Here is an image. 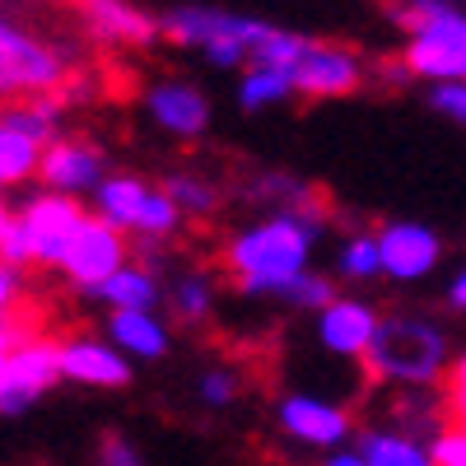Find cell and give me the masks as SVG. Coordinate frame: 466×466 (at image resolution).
I'll return each mask as SVG.
<instances>
[{
  "label": "cell",
  "mask_w": 466,
  "mask_h": 466,
  "mask_svg": "<svg viewBox=\"0 0 466 466\" xmlns=\"http://www.w3.org/2000/svg\"><path fill=\"white\" fill-rule=\"evenodd\" d=\"M322 238V215L318 210H270L266 219L238 228L224 248V270L233 276L248 299H280L294 276L313 266Z\"/></svg>",
  "instance_id": "1"
},
{
  "label": "cell",
  "mask_w": 466,
  "mask_h": 466,
  "mask_svg": "<svg viewBox=\"0 0 466 466\" xmlns=\"http://www.w3.org/2000/svg\"><path fill=\"white\" fill-rule=\"evenodd\" d=\"M364 369L392 387H434L452 369V340L434 318L392 313L378 322Z\"/></svg>",
  "instance_id": "2"
},
{
  "label": "cell",
  "mask_w": 466,
  "mask_h": 466,
  "mask_svg": "<svg viewBox=\"0 0 466 466\" xmlns=\"http://www.w3.org/2000/svg\"><path fill=\"white\" fill-rule=\"evenodd\" d=\"M392 19L406 28L401 61L415 80H466V5L457 0H397Z\"/></svg>",
  "instance_id": "3"
},
{
  "label": "cell",
  "mask_w": 466,
  "mask_h": 466,
  "mask_svg": "<svg viewBox=\"0 0 466 466\" xmlns=\"http://www.w3.org/2000/svg\"><path fill=\"white\" fill-rule=\"evenodd\" d=\"M276 24L252 19V15H233V10H215V5H173L159 19V33L177 47L201 52L206 66L215 70H238L257 56V47L266 43V33Z\"/></svg>",
  "instance_id": "4"
},
{
  "label": "cell",
  "mask_w": 466,
  "mask_h": 466,
  "mask_svg": "<svg viewBox=\"0 0 466 466\" xmlns=\"http://www.w3.org/2000/svg\"><path fill=\"white\" fill-rule=\"evenodd\" d=\"M89 201H94V215H103L122 233H136V238H149V243H168L187 224V215L168 197V187H149L136 173H107Z\"/></svg>",
  "instance_id": "5"
},
{
  "label": "cell",
  "mask_w": 466,
  "mask_h": 466,
  "mask_svg": "<svg viewBox=\"0 0 466 466\" xmlns=\"http://www.w3.org/2000/svg\"><path fill=\"white\" fill-rule=\"evenodd\" d=\"M70 80V61L61 47L24 33L15 19L0 15V98L56 94Z\"/></svg>",
  "instance_id": "6"
},
{
  "label": "cell",
  "mask_w": 466,
  "mask_h": 466,
  "mask_svg": "<svg viewBox=\"0 0 466 466\" xmlns=\"http://www.w3.org/2000/svg\"><path fill=\"white\" fill-rule=\"evenodd\" d=\"M94 210H85V197L70 191H33V197L15 210V219L24 224V238L33 252V266H61V257L70 252V243L80 238V228L89 224Z\"/></svg>",
  "instance_id": "7"
},
{
  "label": "cell",
  "mask_w": 466,
  "mask_h": 466,
  "mask_svg": "<svg viewBox=\"0 0 466 466\" xmlns=\"http://www.w3.org/2000/svg\"><path fill=\"white\" fill-rule=\"evenodd\" d=\"M276 424L294 448H308V452H331L355 439V415L318 392H285L276 401Z\"/></svg>",
  "instance_id": "8"
},
{
  "label": "cell",
  "mask_w": 466,
  "mask_h": 466,
  "mask_svg": "<svg viewBox=\"0 0 466 466\" xmlns=\"http://www.w3.org/2000/svg\"><path fill=\"white\" fill-rule=\"evenodd\" d=\"M61 382V345L47 336H24L10 360H5V382H0V415L15 420L28 415L52 387Z\"/></svg>",
  "instance_id": "9"
},
{
  "label": "cell",
  "mask_w": 466,
  "mask_h": 466,
  "mask_svg": "<svg viewBox=\"0 0 466 466\" xmlns=\"http://www.w3.org/2000/svg\"><path fill=\"white\" fill-rule=\"evenodd\" d=\"M122 261H131V248H127V233L107 224L103 215H89V224L80 228V238L70 243V252L61 257V276L70 289L80 294H98V285L112 276Z\"/></svg>",
  "instance_id": "10"
},
{
  "label": "cell",
  "mask_w": 466,
  "mask_h": 466,
  "mask_svg": "<svg viewBox=\"0 0 466 466\" xmlns=\"http://www.w3.org/2000/svg\"><path fill=\"white\" fill-rule=\"evenodd\" d=\"M378 257H382V276L397 285H420L430 280L439 261H443V238L420 224V219H392L378 228Z\"/></svg>",
  "instance_id": "11"
},
{
  "label": "cell",
  "mask_w": 466,
  "mask_h": 466,
  "mask_svg": "<svg viewBox=\"0 0 466 466\" xmlns=\"http://www.w3.org/2000/svg\"><path fill=\"white\" fill-rule=\"evenodd\" d=\"M378 322H382V313H378L373 303L340 299L336 294L331 303H322L318 313H313V336H318V345L327 350V355H336V360H364L369 345H373Z\"/></svg>",
  "instance_id": "12"
},
{
  "label": "cell",
  "mask_w": 466,
  "mask_h": 466,
  "mask_svg": "<svg viewBox=\"0 0 466 466\" xmlns=\"http://www.w3.org/2000/svg\"><path fill=\"white\" fill-rule=\"evenodd\" d=\"M145 116L173 140H201L210 131V98L191 80H159L145 94Z\"/></svg>",
  "instance_id": "13"
},
{
  "label": "cell",
  "mask_w": 466,
  "mask_h": 466,
  "mask_svg": "<svg viewBox=\"0 0 466 466\" xmlns=\"http://www.w3.org/2000/svg\"><path fill=\"white\" fill-rule=\"evenodd\" d=\"M294 80H299V94L303 98H350V94L364 85V61L350 52V47L313 43V47L299 56Z\"/></svg>",
  "instance_id": "14"
},
{
  "label": "cell",
  "mask_w": 466,
  "mask_h": 466,
  "mask_svg": "<svg viewBox=\"0 0 466 466\" xmlns=\"http://www.w3.org/2000/svg\"><path fill=\"white\" fill-rule=\"evenodd\" d=\"M136 373V360L122 355L112 340L98 336H70L61 340V378L80 387H127Z\"/></svg>",
  "instance_id": "15"
},
{
  "label": "cell",
  "mask_w": 466,
  "mask_h": 466,
  "mask_svg": "<svg viewBox=\"0 0 466 466\" xmlns=\"http://www.w3.org/2000/svg\"><path fill=\"white\" fill-rule=\"evenodd\" d=\"M43 187L52 191H70V197H94V187L107 177V159L103 149L85 145V140H47L43 149V168H37Z\"/></svg>",
  "instance_id": "16"
},
{
  "label": "cell",
  "mask_w": 466,
  "mask_h": 466,
  "mask_svg": "<svg viewBox=\"0 0 466 466\" xmlns=\"http://www.w3.org/2000/svg\"><path fill=\"white\" fill-rule=\"evenodd\" d=\"M107 340L122 350V355H131L136 364H154L168 355V322L159 318V308H107V322H103Z\"/></svg>",
  "instance_id": "17"
},
{
  "label": "cell",
  "mask_w": 466,
  "mask_h": 466,
  "mask_svg": "<svg viewBox=\"0 0 466 466\" xmlns=\"http://www.w3.org/2000/svg\"><path fill=\"white\" fill-rule=\"evenodd\" d=\"M85 24L98 43H116V47H149L159 33V19L140 15L131 0H80Z\"/></svg>",
  "instance_id": "18"
},
{
  "label": "cell",
  "mask_w": 466,
  "mask_h": 466,
  "mask_svg": "<svg viewBox=\"0 0 466 466\" xmlns=\"http://www.w3.org/2000/svg\"><path fill=\"white\" fill-rule=\"evenodd\" d=\"M355 448H360L364 466H434L430 439L406 430V424H369V430H355Z\"/></svg>",
  "instance_id": "19"
},
{
  "label": "cell",
  "mask_w": 466,
  "mask_h": 466,
  "mask_svg": "<svg viewBox=\"0 0 466 466\" xmlns=\"http://www.w3.org/2000/svg\"><path fill=\"white\" fill-rule=\"evenodd\" d=\"M299 94L294 80V66H243L238 75V107L243 112H266V107H280Z\"/></svg>",
  "instance_id": "20"
},
{
  "label": "cell",
  "mask_w": 466,
  "mask_h": 466,
  "mask_svg": "<svg viewBox=\"0 0 466 466\" xmlns=\"http://www.w3.org/2000/svg\"><path fill=\"white\" fill-rule=\"evenodd\" d=\"M107 308H159L164 303V285L149 266H136V261H122L112 276L98 285V294Z\"/></svg>",
  "instance_id": "21"
},
{
  "label": "cell",
  "mask_w": 466,
  "mask_h": 466,
  "mask_svg": "<svg viewBox=\"0 0 466 466\" xmlns=\"http://www.w3.org/2000/svg\"><path fill=\"white\" fill-rule=\"evenodd\" d=\"M43 140L19 131L15 122H5L0 116V191H10V187H24L37 177V168H43Z\"/></svg>",
  "instance_id": "22"
},
{
  "label": "cell",
  "mask_w": 466,
  "mask_h": 466,
  "mask_svg": "<svg viewBox=\"0 0 466 466\" xmlns=\"http://www.w3.org/2000/svg\"><path fill=\"white\" fill-rule=\"evenodd\" d=\"M215 276H206V270H182V276L164 289V303H168V313L187 327H201L215 318Z\"/></svg>",
  "instance_id": "23"
},
{
  "label": "cell",
  "mask_w": 466,
  "mask_h": 466,
  "mask_svg": "<svg viewBox=\"0 0 466 466\" xmlns=\"http://www.w3.org/2000/svg\"><path fill=\"white\" fill-rule=\"evenodd\" d=\"M336 276L350 285H369L382 276V257H378V233H350L336 248Z\"/></svg>",
  "instance_id": "24"
},
{
  "label": "cell",
  "mask_w": 466,
  "mask_h": 466,
  "mask_svg": "<svg viewBox=\"0 0 466 466\" xmlns=\"http://www.w3.org/2000/svg\"><path fill=\"white\" fill-rule=\"evenodd\" d=\"M164 187L187 219H210L224 206V191L210 177H197V173H173V177H164Z\"/></svg>",
  "instance_id": "25"
},
{
  "label": "cell",
  "mask_w": 466,
  "mask_h": 466,
  "mask_svg": "<svg viewBox=\"0 0 466 466\" xmlns=\"http://www.w3.org/2000/svg\"><path fill=\"white\" fill-rule=\"evenodd\" d=\"M252 201H266L270 210H299L313 201V187H308L303 177H289V173H270V177H257L252 191H248Z\"/></svg>",
  "instance_id": "26"
},
{
  "label": "cell",
  "mask_w": 466,
  "mask_h": 466,
  "mask_svg": "<svg viewBox=\"0 0 466 466\" xmlns=\"http://www.w3.org/2000/svg\"><path fill=\"white\" fill-rule=\"evenodd\" d=\"M336 299V285H331V276H318L313 266L303 270V276H294L289 280V289L280 294V303H289V308H308V313H318L322 303H331Z\"/></svg>",
  "instance_id": "27"
},
{
  "label": "cell",
  "mask_w": 466,
  "mask_h": 466,
  "mask_svg": "<svg viewBox=\"0 0 466 466\" xmlns=\"http://www.w3.org/2000/svg\"><path fill=\"white\" fill-rule=\"evenodd\" d=\"M238 373L233 369H206L201 378H197V397H201V406H210V410H224V406H233L238 401Z\"/></svg>",
  "instance_id": "28"
},
{
  "label": "cell",
  "mask_w": 466,
  "mask_h": 466,
  "mask_svg": "<svg viewBox=\"0 0 466 466\" xmlns=\"http://www.w3.org/2000/svg\"><path fill=\"white\" fill-rule=\"evenodd\" d=\"M430 461L434 466H466V420L439 424L430 434Z\"/></svg>",
  "instance_id": "29"
},
{
  "label": "cell",
  "mask_w": 466,
  "mask_h": 466,
  "mask_svg": "<svg viewBox=\"0 0 466 466\" xmlns=\"http://www.w3.org/2000/svg\"><path fill=\"white\" fill-rule=\"evenodd\" d=\"M430 107L439 116H452L457 127H466V80H439V85H430Z\"/></svg>",
  "instance_id": "30"
},
{
  "label": "cell",
  "mask_w": 466,
  "mask_h": 466,
  "mask_svg": "<svg viewBox=\"0 0 466 466\" xmlns=\"http://www.w3.org/2000/svg\"><path fill=\"white\" fill-rule=\"evenodd\" d=\"M0 261L10 266H33V252H28V238H24V224L10 215V224L0 228Z\"/></svg>",
  "instance_id": "31"
},
{
  "label": "cell",
  "mask_w": 466,
  "mask_h": 466,
  "mask_svg": "<svg viewBox=\"0 0 466 466\" xmlns=\"http://www.w3.org/2000/svg\"><path fill=\"white\" fill-rule=\"evenodd\" d=\"M24 294V266H10V261H0V322H5L15 313V303Z\"/></svg>",
  "instance_id": "32"
},
{
  "label": "cell",
  "mask_w": 466,
  "mask_h": 466,
  "mask_svg": "<svg viewBox=\"0 0 466 466\" xmlns=\"http://www.w3.org/2000/svg\"><path fill=\"white\" fill-rule=\"evenodd\" d=\"M98 457H103L107 466H140V461H145V452H140V448H131L127 439H107Z\"/></svg>",
  "instance_id": "33"
},
{
  "label": "cell",
  "mask_w": 466,
  "mask_h": 466,
  "mask_svg": "<svg viewBox=\"0 0 466 466\" xmlns=\"http://www.w3.org/2000/svg\"><path fill=\"white\" fill-rule=\"evenodd\" d=\"M24 336H28V331H24L19 322H10V318L0 322V382H5V360H10V350H15Z\"/></svg>",
  "instance_id": "34"
},
{
  "label": "cell",
  "mask_w": 466,
  "mask_h": 466,
  "mask_svg": "<svg viewBox=\"0 0 466 466\" xmlns=\"http://www.w3.org/2000/svg\"><path fill=\"white\" fill-rule=\"evenodd\" d=\"M448 406H452L457 420H466V355L452 364V401Z\"/></svg>",
  "instance_id": "35"
},
{
  "label": "cell",
  "mask_w": 466,
  "mask_h": 466,
  "mask_svg": "<svg viewBox=\"0 0 466 466\" xmlns=\"http://www.w3.org/2000/svg\"><path fill=\"white\" fill-rule=\"evenodd\" d=\"M448 308H457V313H466V266H461L457 276L448 280Z\"/></svg>",
  "instance_id": "36"
},
{
  "label": "cell",
  "mask_w": 466,
  "mask_h": 466,
  "mask_svg": "<svg viewBox=\"0 0 466 466\" xmlns=\"http://www.w3.org/2000/svg\"><path fill=\"white\" fill-rule=\"evenodd\" d=\"M10 215H15V210L5 206V191H0V228H5V224H10Z\"/></svg>",
  "instance_id": "37"
},
{
  "label": "cell",
  "mask_w": 466,
  "mask_h": 466,
  "mask_svg": "<svg viewBox=\"0 0 466 466\" xmlns=\"http://www.w3.org/2000/svg\"><path fill=\"white\" fill-rule=\"evenodd\" d=\"M457 5H466V0H457Z\"/></svg>",
  "instance_id": "38"
}]
</instances>
